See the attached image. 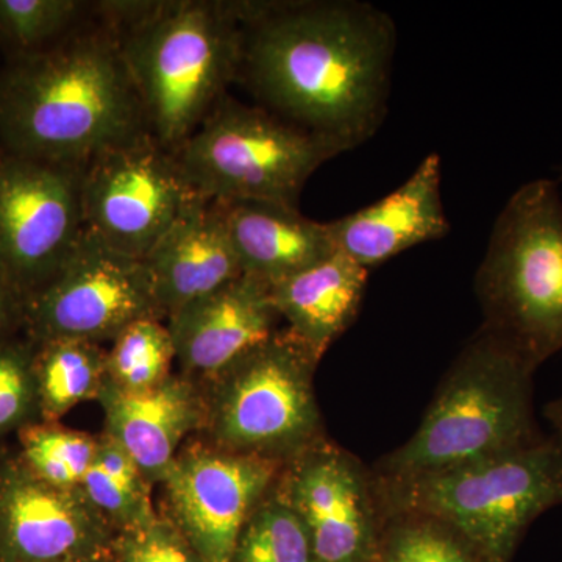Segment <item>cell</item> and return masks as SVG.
Here are the masks:
<instances>
[{
	"label": "cell",
	"instance_id": "83f0119b",
	"mask_svg": "<svg viewBox=\"0 0 562 562\" xmlns=\"http://www.w3.org/2000/svg\"><path fill=\"white\" fill-rule=\"evenodd\" d=\"M33 357L35 344L25 335L0 341V447L40 422Z\"/></svg>",
	"mask_w": 562,
	"mask_h": 562
},
{
	"label": "cell",
	"instance_id": "6da1fadb",
	"mask_svg": "<svg viewBox=\"0 0 562 562\" xmlns=\"http://www.w3.org/2000/svg\"><path fill=\"white\" fill-rule=\"evenodd\" d=\"M239 79L277 116L338 140L371 139L390 99L397 31L390 14L355 0L238 2Z\"/></svg>",
	"mask_w": 562,
	"mask_h": 562
},
{
	"label": "cell",
	"instance_id": "44dd1931",
	"mask_svg": "<svg viewBox=\"0 0 562 562\" xmlns=\"http://www.w3.org/2000/svg\"><path fill=\"white\" fill-rule=\"evenodd\" d=\"M33 372L40 420L60 422L80 403L98 402L106 384V349L72 339L35 344Z\"/></svg>",
	"mask_w": 562,
	"mask_h": 562
},
{
	"label": "cell",
	"instance_id": "7c38bea8",
	"mask_svg": "<svg viewBox=\"0 0 562 562\" xmlns=\"http://www.w3.org/2000/svg\"><path fill=\"white\" fill-rule=\"evenodd\" d=\"M283 465L225 452L194 436L181 447L162 486V508L202 562H232L251 512Z\"/></svg>",
	"mask_w": 562,
	"mask_h": 562
},
{
	"label": "cell",
	"instance_id": "30bf717a",
	"mask_svg": "<svg viewBox=\"0 0 562 562\" xmlns=\"http://www.w3.org/2000/svg\"><path fill=\"white\" fill-rule=\"evenodd\" d=\"M81 171L0 149V273L25 302L60 272L87 232Z\"/></svg>",
	"mask_w": 562,
	"mask_h": 562
},
{
	"label": "cell",
	"instance_id": "5b68a950",
	"mask_svg": "<svg viewBox=\"0 0 562 562\" xmlns=\"http://www.w3.org/2000/svg\"><path fill=\"white\" fill-rule=\"evenodd\" d=\"M482 327L539 368L562 350V199L535 180L514 192L475 276Z\"/></svg>",
	"mask_w": 562,
	"mask_h": 562
},
{
	"label": "cell",
	"instance_id": "9a60e30c",
	"mask_svg": "<svg viewBox=\"0 0 562 562\" xmlns=\"http://www.w3.org/2000/svg\"><path fill=\"white\" fill-rule=\"evenodd\" d=\"M280 321L271 286L243 273L188 303L166 324L176 346L179 372L202 386L271 339Z\"/></svg>",
	"mask_w": 562,
	"mask_h": 562
},
{
	"label": "cell",
	"instance_id": "4316f807",
	"mask_svg": "<svg viewBox=\"0 0 562 562\" xmlns=\"http://www.w3.org/2000/svg\"><path fill=\"white\" fill-rule=\"evenodd\" d=\"M80 0H0V47L7 58L46 49L85 22Z\"/></svg>",
	"mask_w": 562,
	"mask_h": 562
},
{
	"label": "cell",
	"instance_id": "7402d4cb",
	"mask_svg": "<svg viewBox=\"0 0 562 562\" xmlns=\"http://www.w3.org/2000/svg\"><path fill=\"white\" fill-rule=\"evenodd\" d=\"M98 452L80 490L114 532L132 530L158 516L151 487L131 454L105 432L98 436Z\"/></svg>",
	"mask_w": 562,
	"mask_h": 562
},
{
	"label": "cell",
	"instance_id": "8992f818",
	"mask_svg": "<svg viewBox=\"0 0 562 562\" xmlns=\"http://www.w3.org/2000/svg\"><path fill=\"white\" fill-rule=\"evenodd\" d=\"M376 487L386 512L438 517L491 562H509L530 525L562 505V453L553 436H543L447 471L402 482L376 479Z\"/></svg>",
	"mask_w": 562,
	"mask_h": 562
},
{
	"label": "cell",
	"instance_id": "1f68e13d",
	"mask_svg": "<svg viewBox=\"0 0 562 562\" xmlns=\"http://www.w3.org/2000/svg\"><path fill=\"white\" fill-rule=\"evenodd\" d=\"M72 562H117V560L114 558L113 549H111L110 552L95 554V557L85 558V560Z\"/></svg>",
	"mask_w": 562,
	"mask_h": 562
},
{
	"label": "cell",
	"instance_id": "ba28073f",
	"mask_svg": "<svg viewBox=\"0 0 562 562\" xmlns=\"http://www.w3.org/2000/svg\"><path fill=\"white\" fill-rule=\"evenodd\" d=\"M344 151L338 140L227 94L173 155L203 199L297 209L310 177Z\"/></svg>",
	"mask_w": 562,
	"mask_h": 562
},
{
	"label": "cell",
	"instance_id": "f1b7e54d",
	"mask_svg": "<svg viewBox=\"0 0 562 562\" xmlns=\"http://www.w3.org/2000/svg\"><path fill=\"white\" fill-rule=\"evenodd\" d=\"M113 554L117 562H202L179 528L160 512L143 527L116 532Z\"/></svg>",
	"mask_w": 562,
	"mask_h": 562
},
{
	"label": "cell",
	"instance_id": "f546056e",
	"mask_svg": "<svg viewBox=\"0 0 562 562\" xmlns=\"http://www.w3.org/2000/svg\"><path fill=\"white\" fill-rule=\"evenodd\" d=\"M25 299L0 273V341L24 335Z\"/></svg>",
	"mask_w": 562,
	"mask_h": 562
},
{
	"label": "cell",
	"instance_id": "484cf974",
	"mask_svg": "<svg viewBox=\"0 0 562 562\" xmlns=\"http://www.w3.org/2000/svg\"><path fill=\"white\" fill-rule=\"evenodd\" d=\"M232 562H316L310 532L277 482L244 525Z\"/></svg>",
	"mask_w": 562,
	"mask_h": 562
},
{
	"label": "cell",
	"instance_id": "4fadbf2b",
	"mask_svg": "<svg viewBox=\"0 0 562 562\" xmlns=\"http://www.w3.org/2000/svg\"><path fill=\"white\" fill-rule=\"evenodd\" d=\"M281 494L301 516L316 562H373L383 509L372 468L330 438L281 469Z\"/></svg>",
	"mask_w": 562,
	"mask_h": 562
},
{
	"label": "cell",
	"instance_id": "52a82bcc",
	"mask_svg": "<svg viewBox=\"0 0 562 562\" xmlns=\"http://www.w3.org/2000/svg\"><path fill=\"white\" fill-rule=\"evenodd\" d=\"M321 360L286 328L202 384L201 438L225 452L286 465L325 431L314 375Z\"/></svg>",
	"mask_w": 562,
	"mask_h": 562
},
{
	"label": "cell",
	"instance_id": "3957f363",
	"mask_svg": "<svg viewBox=\"0 0 562 562\" xmlns=\"http://www.w3.org/2000/svg\"><path fill=\"white\" fill-rule=\"evenodd\" d=\"M92 14L120 38L150 138L179 150L239 79L238 2H95Z\"/></svg>",
	"mask_w": 562,
	"mask_h": 562
},
{
	"label": "cell",
	"instance_id": "7a4b0ae2",
	"mask_svg": "<svg viewBox=\"0 0 562 562\" xmlns=\"http://www.w3.org/2000/svg\"><path fill=\"white\" fill-rule=\"evenodd\" d=\"M147 135L120 38L98 18L0 68V149L85 168Z\"/></svg>",
	"mask_w": 562,
	"mask_h": 562
},
{
	"label": "cell",
	"instance_id": "4dcf8cb0",
	"mask_svg": "<svg viewBox=\"0 0 562 562\" xmlns=\"http://www.w3.org/2000/svg\"><path fill=\"white\" fill-rule=\"evenodd\" d=\"M543 416L552 425L553 439L562 453V395L543 406Z\"/></svg>",
	"mask_w": 562,
	"mask_h": 562
},
{
	"label": "cell",
	"instance_id": "cb8c5ba5",
	"mask_svg": "<svg viewBox=\"0 0 562 562\" xmlns=\"http://www.w3.org/2000/svg\"><path fill=\"white\" fill-rule=\"evenodd\" d=\"M373 562L491 561L460 531L438 517L383 509L382 530Z\"/></svg>",
	"mask_w": 562,
	"mask_h": 562
},
{
	"label": "cell",
	"instance_id": "603a6c76",
	"mask_svg": "<svg viewBox=\"0 0 562 562\" xmlns=\"http://www.w3.org/2000/svg\"><path fill=\"white\" fill-rule=\"evenodd\" d=\"M16 454L21 464L41 482L58 490H80L90 471L98 436L72 430L61 422H35L22 428L16 436Z\"/></svg>",
	"mask_w": 562,
	"mask_h": 562
},
{
	"label": "cell",
	"instance_id": "8fae6325",
	"mask_svg": "<svg viewBox=\"0 0 562 562\" xmlns=\"http://www.w3.org/2000/svg\"><path fill=\"white\" fill-rule=\"evenodd\" d=\"M199 198L173 151L149 135L103 151L81 171L85 227L135 260L144 261Z\"/></svg>",
	"mask_w": 562,
	"mask_h": 562
},
{
	"label": "cell",
	"instance_id": "d6986e66",
	"mask_svg": "<svg viewBox=\"0 0 562 562\" xmlns=\"http://www.w3.org/2000/svg\"><path fill=\"white\" fill-rule=\"evenodd\" d=\"M233 247L243 273L269 286L335 254L327 224L294 206L268 202L224 203Z\"/></svg>",
	"mask_w": 562,
	"mask_h": 562
},
{
	"label": "cell",
	"instance_id": "277c9868",
	"mask_svg": "<svg viewBox=\"0 0 562 562\" xmlns=\"http://www.w3.org/2000/svg\"><path fill=\"white\" fill-rule=\"evenodd\" d=\"M538 368L486 328L465 342L442 376L419 428L372 472L402 482L487 460L542 439L535 416Z\"/></svg>",
	"mask_w": 562,
	"mask_h": 562
},
{
	"label": "cell",
	"instance_id": "e0dca14e",
	"mask_svg": "<svg viewBox=\"0 0 562 562\" xmlns=\"http://www.w3.org/2000/svg\"><path fill=\"white\" fill-rule=\"evenodd\" d=\"M441 176V157L428 155L386 198L328 222L336 249L369 271L402 251L449 235Z\"/></svg>",
	"mask_w": 562,
	"mask_h": 562
},
{
	"label": "cell",
	"instance_id": "d6a6232c",
	"mask_svg": "<svg viewBox=\"0 0 562 562\" xmlns=\"http://www.w3.org/2000/svg\"><path fill=\"white\" fill-rule=\"evenodd\" d=\"M562 172V171H561Z\"/></svg>",
	"mask_w": 562,
	"mask_h": 562
},
{
	"label": "cell",
	"instance_id": "ac0fdd59",
	"mask_svg": "<svg viewBox=\"0 0 562 562\" xmlns=\"http://www.w3.org/2000/svg\"><path fill=\"white\" fill-rule=\"evenodd\" d=\"M165 321L243 276L224 203L199 198L144 258Z\"/></svg>",
	"mask_w": 562,
	"mask_h": 562
},
{
	"label": "cell",
	"instance_id": "9c48e42d",
	"mask_svg": "<svg viewBox=\"0 0 562 562\" xmlns=\"http://www.w3.org/2000/svg\"><path fill=\"white\" fill-rule=\"evenodd\" d=\"M146 317L165 321L146 262L87 231L60 272L25 302L24 335L33 344L72 339L102 346Z\"/></svg>",
	"mask_w": 562,
	"mask_h": 562
},
{
	"label": "cell",
	"instance_id": "ffe728a7",
	"mask_svg": "<svg viewBox=\"0 0 562 562\" xmlns=\"http://www.w3.org/2000/svg\"><path fill=\"white\" fill-rule=\"evenodd\" d=\"M369 271L336 250L305 271L271 286L272 301L286 330L322 360L357 319Z\"/></svg>",
	"mask_w": 562,
	"mask_h": 562
},
{
	"label": "cell",
	"instance_id": "d4e9b609",
	"mask_svg": "<svg viewBox=\"0 0 562 562\" xmlns=\"http://www.w3.org/2000/svg\"><path fill=\"white\" fill-rule=\"evenodd\" d=\"M176 346L166 321L133 322L106 350V383L124 392L154 390L173 375Z\"/></svg>",
	"mask_w": 562,
	"mask_h": 562
},
{
	"label": "cell",
	"instance_id": "2e32d148",
	"mask_svg": "<svg viewBox=\"0 0 562 562\" xmlns=\"http://www.w3.org/2000/svg\"><path fill=\"white\" fill-rule=\"evenodd\" d=\"M98 403L105 419L103 432L131 454L154 486L165 482L181 447L205 427L203 387L180 372L144 392L106 383Z\"/></svg>",
	"mask_w": 562,
	"mask_h": 562
},
{
	"label": "cell",
	"instance_id": "5bb4252c",
	"mask_svg": "<svg viewBox=\"0 0 562 562\" xmlns=\"http://www.w3.org/2000/svg\"><path fill=\"white\" fill-rule=\"evenodd\" d=\"M114 532L81 490L32 475L0 452V562H72L110 552Z\"/></svg>",
	"mask_w": 562,
	"mask_h": 562
}]
</instances>
